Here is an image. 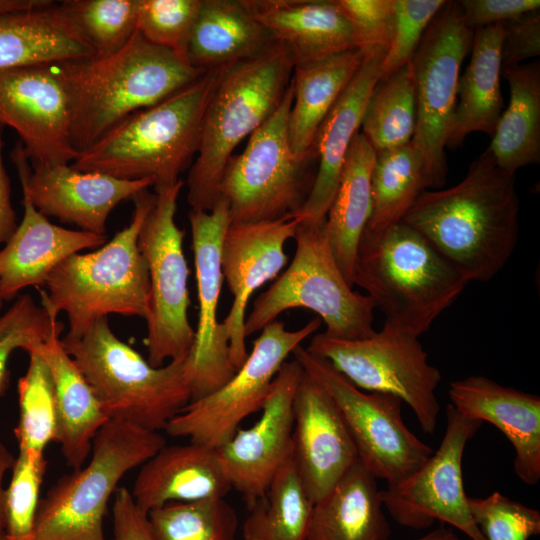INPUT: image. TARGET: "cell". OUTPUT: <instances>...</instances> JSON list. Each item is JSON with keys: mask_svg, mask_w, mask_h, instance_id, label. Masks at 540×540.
Wrapping results in <instances>:
<instances>
[{"mask_svg": "<svg viewBox=\"0 0 540 540\" xmlns=\"http://www.w3.org/2000/svg\"><path fill=\"white\" fill-rule=\"evenodd\" d=\"M3 303H4V300H3L2 297L0 296V310H1L2 306H3Z\"/></svg>", "mask_w": 540, "mask_h": 540, "instance_id": "obj_55", "label": "cell"}, {"mask_svg": "<svg viewBox=\"0 0 540 540\" xmlns=\"http://www.w3.org/2000/svg\"><path fill=\"white\" fill-rule=\"evenodd\" d=\"M58 66L68 96L71 142L79 153L129 115L159 103L206 72L151 44L137 30L113 54Z\"/></svg>", "mask_w": 540, "mask_h": 540, "instance_id": "obj_2", "label": "cell"}, {"mask_svg": "<svg viewBox=\"0 0 540 540\" xmlns=\"http://www.w3.org/2000/svg\"><path fill=\"white\" fill-rule=\"evenodd\" d=\"M61 343L111 419L159 432L192 400L187 357L152 366L114 334L108 317Z\"/></svg>", "mask_w": 540, "mask_h": 540, "instance_id": "obj_7", "label": "cell"}, {"mask_svg": "<svg viewBox=\"0 0 540 540\" xmlns=\"http://www.w3.org/2000/svg\"><path fill=\"white\" fill-rule=\"evenodd\" d=\"M313 506L291 458L249 508L243 540H306Z\"/></svg>", "mask_w": 540, "mask_h": 540, "instance_id": "obj_37", "label": "cell"}, {"mask_svg": "<svg viewBox=\"0 0 540 540\" xmlns=\"http://www.w3.org/2000/svg\"><path fill=\"white\" fill-rule=\"evenodd\" d=\"M351 22L360 50L387 52L394 27L395 0H336Z\"/></svg>", "mask_w": 540, "mask_h": 540, "instance_id": "obj_47", "label": "cell"}, {"mask_svg": "<svg viewBox=\"0 0 540 540\" xmlns=\"http://www.w3.org/2000/svg\"><path fill=\"white\" fill-rule=\"evenodd\" d=\"M274 41L245 0H202L187 59L204 71L220 69L261 53Z\"/></svg>", "mask_w": 540, "mask_h": 540, "instance_id": "obj_33", "label": "cell"}, {"mask_svg": "<svg viewBox=\"0 0 540 540\" xmlns=\"http://www.w3.org/2000/svg\"><path fill=\"white\" fill-rule=\"evenodd\" d=\"M201 3L202 0H138L136 30L151 44L188 61V44Z\"/></svg>", "mask_w": 540, "mask_h": 540, "instance_id": "obj_43", "label": "cell"}, {"mask_svg": "<svg viewBox=\"0 0 540 540\" xmlns=\"http://www.w3.org/2000/svg\"><path fill=\"white\" fill-rule=\"evenodd\" d=\"M10 157L17 169L21 188L40 213L97 235H107L108 216L120 202L133 199L142 190L154 186L152 178L119 179L75 170L70 164H32L31 170L20 141Z\"/></svg>", "mask_w": 540, "mask_h": 540, "instance_id": "obj_20", "label": "cell"}, {"mask_svg": "<svg viewBox=\"0 0 540 540\" xmlns=\"http://www.w3.org/2000/svg\"><path fill=\"white\" fill-rule=\"evenodd\" d=\"M28 354V368L17 384L19 421L15 436L19 451L44 454L46 446L57 439L54 381L42 355L35 350Z\"/></svg>", "mask_w": 540, "mask_h": 540, "instance_id": "obj_40", "label": "cell"}, {"mask_svg": "<svg viewBox=\"0 0 540 540\" xmlns=\"http://www.w3.org/2000/svg\"><path fill=\"white\" fill-rule=\"evenodd\" d=\"M60 4L96 56L117 52L136 31L138 0H65Z\"/></svg>", "mask_w": 540, "mask_h": 540, "instance_id": "obj_41", "label": "cell"}, {"mask_svg": "<svg viewBox=\"0 0 540 540\" xmlns=\"http://www.w3.org/2000/svg\"><path fill=\"white\" fill-rule=\"evenodd\" d=\"M473 520L485 540H528L540 533V513L498 491L470 498Z\"/></svg>", "mask_w": 540, "mask_h": 540, "instance_id": "obj_45", "label": "cell"}, {"mask_svg": "<svg viewBox=\"0 0 540 540\" xmlns=\"http://www.w3.org/2000/svg\"><path fill=\"white\" fill-rule=\"evenodd\" d=\"M469 281L417 230L400 221L381 233L363 231L353 285L386 316L418 337L459 297Z\"/></svg>", "mask_w": 540, "mask_h": 540, "instance_id": "obj_5", "label": "cell"}, {"mask_svg": "<svg viewBox=\"0 0 540 540\" xmlns=\"http://www.w3.org/2000/svg\"><path fill=\"white\" fill-rule=\"evenodd\" d=\"M293 238L296 250L290 265L255 299L245 318L246 338L293 308L314 311L330 337L361 340L372 336L376 332V306L368 295L353 291L344 278L330 248L325 223H299Z\"/></svg>", "mask_w": 540, "mask_h": 540, "instance_id": "obj_9", "label": "cell"}, {"mask_svg": "<svg viewBox=\"0 0 540 540\" xmlns=\"http://www.w3.org/2000/svg\"><path fill=\"white\" fill-rule=\"evenodd\" d=\"M114 495L112 540H155L147 515L137 507L130 490L119 487Z\"/></svg>", "mask_w": 540, "mask_h": 540, "instance_id": "obj_50", "label": "cell"}, {"mask_svg": "<svg viewBox=\"0 0 540 540\" xmlns=\"http://www.w3.org/2000/svg\"><path fill=\"white\" fill-rule=\"evenodd\" d=\"M472 40L473 30L466 25L458 1H446L410 60L416 94L411 141L433 189L446 182V139L456 107L460 69Z\"/></svg>", "mask_w": 540, "mask_h": 540, "instance_id": "obj_14", "label": "cell"}, {"mask_svg": "<svg viewBox=\"0 0 540 540\" xmlns=\"http://www.w3.org/2000/svg\"><path fill=\"white\" fill-rule=\"evenodd\" d=\"M510 88L508 107L503 111L488 147L504 170L540 162V64L502 67Z\"/></svg>", "mask_w": 540, "mask_h": 540, "instance_id": "obj_35", "label": "cell"}, {"mask_svg": "<svg viewBox=\"0 0 540 540\" xmlns=\"http://www.w3.org/2000/svg\"><path fill=\"white\" fill-rule=\"evenodd\" d=\"M416 540H472L470 538H461L453 530L447 528H439L429 532L425 536Z\"/></svg>", "mask_w": 540, "mask_h": 540, "instance_id": "obj_54", "label": "cell"}, {"mask_svg": "<svg viewBox=\"0 0 540 540\" xmlns=\"http://www.w3.org/2000/svg\"><path fill=\"white\" fill-rule=\"evenodd\" d=\"M49 2V0H0V15L31 9Z\"/></svg>", "mask_w": 540, "mask_h": 540, "instance_id": "obj_53", "label": "cell"}, {"mask_svg": "<svg viewBox=\"0 0 540 540\" xmlns=\"http://www.w3.org/2000/svg\"><path fill=\"white\" fill-rule=\"evenodd\" d=\"M363 57L364 52L356 49L294 66L288 135L299 162L309 165L314 159L313 145L319 127L358 71Z\"/></svg>", "mask_w": 540, "mask_h": 540, "instance_id": "obj_32", "label": "cell"}, {"mask_svg": "<svg viewBox=\"0 0 540 540\" xmlns=\"http://www.w3.org/2000/svg\"><path fill=\"white\" fill-rule=\"evenodd\" d=\"M292 101L290 82L277 110L249 136L245 149L228 160L219 198L228 206L230 224L292 217L306 201L313 181L308 165L299 162L291 149Z\"/></svg>", "mask_w": 540, "mask_h": 540, "instance_id": "obj_11", "label": "cell"}, {"mask_svg": "<svg viewBox=\"0 0 540 540\" xmlns=\"http://www.w3.org/2000/svg\"><path fill=\"white\" fill-rule=\"evenodd\" d=\"M294 66L287 47L274 41L261 53L220 69L204 112L197 158L186 180L191 210L214 208L234 149L277 110Z\"/></svg>", "mask_w": 540, "mask_h": 540, "instance_id": "obj_4", "label": "cell"}, {"mask_svg": "<svg viewBox=\"0 0 540 540\" xmlns=\"http://www.w3.org/2000/svg\"><path fill=\"white\" fill-rule=\"evenodd\" d=\"M300 221L230 224L221 244V270L233 303L222 321L229 337L230 360L237 371L248 357L244 333L245 312L254 291L275 278L286 265L285 243L294 237Z\"/></svg>", "mask_w": 540, "mask_h": 540, "instance_id": "obj_21", "label": "cell"}, {"mask_svg": "<svg viewBox=\"0 0 540 540\" xmlns=\"http://www.w3.org/2000/svg\"><path fill=\"white\" fill-rule=\"evenodd\" d=\"M231 489L216 449L189 442L163 446L141 465L130 492L147 515L170 502L224 498Z\"/></svg>", "mask_w": 540, "mask_h": 540, "instance_id": "obj_27", "label": "cell"}, {"mask_svg": "<svg viewBox=\"0 0 540 540\" xmlns=\"http://www.w3.org/2000/svg\"><path fill=\"white\" fill-rule=\"evenodd\" d=\"M515 173L487 148L461 182L423 191L401 220L417 230L469 282L497 275L519 236Z\"/></svg>", "mask_w": 540, "mask_h": 540, "instance_id": "obj_1", "label": "cell"}, {"mask_svg": "<svg viewBox=\"0 0 540 540\" xmlns=\"http://www.w3.org/2000/svg\"><path fill=\"white\" fill-rule=\"evenodd\" d=\"M15 457L9 450L0 443V540H5L6 518H5V488L3 479L7 471L11 470Z\"/></svg>", "mask_w": 540, "mask_h": 540, "instance_id": "obj_52", "label": "cell"}, {"mask_svg": "<svg viewBox=\"0 0 540 540\" xmlns=\"http://www.w3.org/2000/svg\"><path fill=\"white\" fill-rule=\"evenodd\" d=\"M306 350L327 360L359 389L399 397L425 433L435 432L440 411L435 391L441 373L429 364L428 354L413 332L385 320L380 331L361 340L318 333Z\"/></svg>", "mask_w": 540, "mask_h": 540, "instance_id": "obj_10", "label": "cell"}, {"mask_svg": "<svg viewBox=\"0 0 540 540\" xmlns=\"http://www.w3.org/2000/svg\"><path fill=\"white\" fill-rule=\"evenodd\" d=\"M220 69L206 71L159 103L129 115L70 166L125 180L152 178L154 191L175 184L197 154Z\"/></svg>", "mask_w": 540, "mask_h": 540, "instance_id": "obj_3", "label": "cell"}, {"mask_svg": "<svg viewBox=\"0 0 540 540\" xmlns=\"http://www.w3.org/2000/svg\"><path fill=\"white\" fill-rule=\"evenodd\" d=\"M444 0H395V19L389 48L381 63L384 80L410 62L426 29Z\"/></svg>", "mask_w": 540, "mask_h": 540, "instance_id": "obj_46", "label": "cell"}, {"mask_svg": "<svg viewBox=\"0 0 540 540\" xmlns=\"http://www.w3.org/2000/svg\"><path fill=\"white\" fill-rule=\"evenodd\" d=\"M45 454L19 451L5 489V540H28L39 505L40 487L46 473Z\"/></svg>", "mask_w": 540, "mask_h": 540, "instance_id": "obj_44", "label": "cell"}, {"mask_svg": "<svg viewBox=\"0 0 540 540\" xmlns=\"http://www.w3.org/2000/svg\"><path fill=\"white\" fill-rule=\"evenodd\" d=\"M185 182L155 190L156 200L138 234V248L149 271L150 291L145 344L148 362L186 358L195 330L188 319L189 270L183 251L184 230L175 222L177 200Z\"/></svg>", "mask_w": 540, "mask_h": 540, "instance_id": "obj_12", "label": "cell"}, {"mask_svg": "<svg viewBox=\"0 0 540 540\" xmlns=\"http://www.w3.org/2000/svg\"><path fill=\"white\" fill-rule=\"evenodd\" d=\"M482 422L446 408V428L436 451L402 481L381 490L383 506L398 524L424 529L436 520L447 523L472 540H485L469 507L462 476L465 446Z\"/></svg>", "mask_w": 540, "mask_h": 540, "instance_id": "obj_16", "label": "cell"}, {"mask_svg": "<svg viewBox=\"0 0 540 540\" xmlns=\"http://www.w3.org/2000/svg\"><path fill=\"white\" fill-rule=\"evenodd\" d=\"M364 52L363 61L331 108L316 134L313 158L318 169L310 193L292 216L300 223L322 225L338 188L341 171L354 136L360 131L369 97L379 80L386 51Z\"/></svg>", "mask_w": 540, "mask_h": 540, "instance_id": "obj_23", "label": "cell"}, {"mask_svg": "<svg viewBox=\"0 0 540 540\" xmlns=\"http://www.w3.org/2000/svg\"><path fill=\"white\" fill-rule=\"evenodd\" d=\"M188 219L199 301L194 344L185 362L193 401L217 390L236 370L230 360L227 330L217 319L224 279L221 244L230 225L228 206L219 198L211 211L190 210Z\"/></svg>", "mask_w": 540, "mask_h": 540, "instance_id": "obj_17", "label": "cell"}, {"mask_svg": "<svg viewBox=\"0 0 540 540\" xmlns=\"http://www.w3.org/2000/svg\"><path fill=\"white\" fill-rule=\"evenodd\" d=\"M316 317L298 330L275 320L261 330L243 365L221 387L189 402L167 424L174 437L217 449L250 414L261 410L279 369L294 349L321 326Z\"/></svg>", "mask_w": 540, "mask_h": 540, "instance_id": "obj_15", "label": "cell"}, {"mask_svg": "<svg viewBox=\"0 0 540 540\" xmlns=\"http://www.w3.org/2000/svg\"><path fill=\"white\" fill-rule=\"evenodd\" d=\"M429 188L423 162L412 141L377 152L371 178V213L364 231L381 233L400 222Z\"/></svg>", "mask_w": 540, "mask_h": 540, "instance_id": "obj_36", "label": "cell"}, {"mask_svg": "<svg viewBox=\"0 0 540 540\" xmlns=\"http://www.w3.org/2000/svg\"><path fill=\"white\" fill-rule=\"evenodd\" d=\"M3 126L0 125V244L6 243L17 228L16 212L11 202V184L3 162Z\"/></svg>", "mask_w": 540, "mask_h": 540, "instance_id": "obj_51", "label": "cell"}, {"mask_svg": "<svg viewBox=\"0 0 540 540\" xmlns=\"http://www.w3.org/2000/svg\"><path fill=\"white\" fill-rule=\"evenodd\" d=\"M0 125L18 134L32 164H71L80 154L58 64L0 71Z\"/></svg>", "mask_w": 540, "mask_h": 540, "instance_id": "obj_18", "label": "cell"}, {"mask_svg": "<svg viewBox=\"0 0 540 540\" xmlns=\"http://www.w3.org/2000/svg\"><path fill=\"white\" fill-rule=\"evenodd\" d=\"M148 189L133 197L130 223L98 250L76 253L60 263L40 289L41 306L52 316L64 312L68 332L63 340H76L109 314L146 319L150 279L148 265L138 248L143 221L155 204Z\"/></svg>", "mask_w": 540, "mask_h": 540, "instance_id": "obj_6", "label": "cell"}, {"mask_svg": "<svg viewBox=\"0 0 540 540\" xmlns=\"http://www.w3.org/2000/svg\"><path fill=\"white\" fill-rule=\"evenodd\" d=\"M293 419L292 461L315 504L359 461L357 449L336 403L304 370Z\"/></svg>", "mask_w": 540, "mask_h": 540, "instance_id": "obj_22", "label": "cell"}, {"mask_svg": "<svg viewBox=\"0 0 540 540\" xmlns=\"http://www.w3.org/2000/svg\"><path fill=\"white\" fill-rule=\"evenodd\" d=\"M63 329L56 330L34 350L47 362L54 381L58 423L56 442L60 444L66 464L78 469L91 453L95 436L111 418L65 351L60 339Z\"/></svg>", "mask_w": 540, "mask_h": 540, "instance_id": "obj_29", "label": "cell"}, {"mask_svg": "<svg viewBox=\"0 0 540 540\" xmlns=\"http://www.w3.org/2000/svg\"><path fill=\"white\" fill-rule=\"evenodd\" d=\"M303 368L293 360L283 363L272 381L250 428H239L216 449L229 482L248 506L261 499L277 471L292 458L293 401Z\"/></svg>", "mask_w": 540, "mask_h": 540, "instance_id": "obj_19", "label": "cell"}, {"mask_svg": "<svg viewBox=\"0 0 540 540\" xmlns=\"http://www.w3.org/2000/svg\"><path fill=\"white\" fill-rule=\"evenodd\" d=\"M502 67L519 65L540 55V12L533 10L502 23Z\"/></svg>", "mask_w": 540, "mask_h": 540, "instance_id": "obj_48", "label": "cell"}, {"mask_svg": "<svg viewBox=\"0 0 540 540\" xmlns=\"http://www.w3.org/2000/svg\"><path fill=\"white\" fill-rule=\"evenodd\" d=\"M64 328L43 306L28 294L17 298L0 316V397L8 381V361L16 349L27 353L43 344L58 329Z\"/></svg>", "mask_w": 540, "mask_h": 540, "instance_id": "obj_42", "label": "cell"}, {"mask_svg": "<svg viewBox=\"0 0 540 540\" xmlns=\"http://www.w3.org/2000/svg\"><path fill=\"white\" fill-rule=\"evenodd\" d=\"M377 478L358 461L313 506L306 540H388Z\"/></svg>", "mask_w": 540, "mask_h": 540, "instance_id": "obj_31", "label": "cell"}, {"mask_svg": "<svg viewBox=\"0 0 540 540\" xmlns=\"http://www.w3.org/2000/svg\"><path fill=\"white\" fill-rule=\"evenodd\" d=\"M450 404L462 415L498 428L515 450L514 471L528 485L540 480V398L473 375L449 384Z\"/></svg>", "mask_w": 540, "mask_h": 540, "instance_id": "obj_24", "label": "cell"}, {"mask_svg": "<svg viewBox=\"0 0 540 540\" xmlns=\"http://www.w3.org/2000/svg\"><path fill=\"white\" fill-rule=\"evenodd\" d=\"M93 56L94 48L60 3L0 15V71Z\"/></svg>", "mask_w": 540, "mask_h": 540, "instance_id": "obj_28", "label": "cell"}, {"mask_svg": "<svg viewBox=\"0 0 540 540\" xmlns=\"http://www.w3.org/2000/svg\"><path fill=\"white\" fill-rule=\"evenodd\" d=\"M502 23L473 30L471 58L457 83V101L446 139L456 149L473 132L493 136L503 113L500 88Z\"/></svg>", "mask_w": 540, "mask_h": 540, "instance_id": "obj_30", "label": "cell"}, {"mask_svg": "<svg viewBox=\"0 0 540 540\" xmlns=\"http://www.w3.org/2000/svg\"><path fill=\"white\" fill-rule=\"evenodd\" d=\"M416 126V94L411 63L378 80L363 115L361 133L375 153L411 142Z\"/></svg>", "mask_w": 540, "mask_h": 540, "instance_id": "obj_38", "label": "cell"}, {"mask_svg": "<svg viewBox=\"0 0 540 540\" xmlns=\"http://www.w3.org/2000/svg\"><path fill=\"white\" fill-rule=\"evenodd\" d=\"M375 159V151L359 131L348 149L325 221L333 256L352 287L357 246L371 213V178Z\"/></svg>", "mask_w": 540, "mask_h": 540, "instance_id": "obj_34", "label": "cell"}, {"mask_svg": "<svg viewBox=\"0 0 540 540\" xmlns=\"http://www.w3.org/2000/svg\"><path fill=\"white\" fill-rule=\"evenodd\" d=\"M294 64L316 62L360 49L356 32L336 0H245Z\"/></svg>", "mask_w": 540, "mask_h": 540, "instance_id": "obj_26", "label": "cell"}, {"mask_svg": "<svg viewBox=\"0 0 540 540\" xmlns=\"http://www.w3.org/2000/svg\"><path fill=\"white\" fill-rule=\"evenodd\" d=\"M292 355L336 403L355 443L359 461L377 479H384L387 485L396 484L433 453L405 425L404 402L399 397L359 389L327 360L301 345Z\"/></svg>", "mask_w": 540, "mask_h": 540, "instance_id": "obj_13", "label": "cell"}, {"mask_svg": "<svg viewBox=\"0 0 540 540\" xmlns=\"http://www.w3.org/2000/svg\"><path fill=\"white\" fill-rule=\"evenodd\" d=\"M166 445L157 431L110 419L87 465L61 476L40 499L28 540H107L103 520L118 482Z\"/></svg>", "mask_w": 540, "mask_h": 540, "instance_id": "obj_8", "label": "cell"}, {"mask_svg": "<svg viewBox=\"0 0 540 540\" xmlns=\"http://www.w3.org/2000/svg\"><path fill=\"white\" fill-rule=\"evenodd\" d=\"M23 218L0 250V296L12 300L26 287L45 284L53 270L82 250L101 247L107 235L70 230L51 223L22 189Z\"/></svg>", "mask_w": 540, "mask_h": 540, "instance_id": "obj_25", "label": "cell"}, {"mask_svg": "<svg viewBox=\"0 0 540 540\" xmlns=\"http://www.w3.org/2000/svg\"><path fill=\"white\" fill-rule=\"evenodd\" d=\"M458 3L466 25L472 30L504 23L540 9L539 0H462Z\"/></svg>", "mask_w": 540, "mask_h": 540, "instance_id": "obj_49", "label": "cell"}, {"mask_svg": "<svg viewBox=\"0 0 540 540\" xmlns=\"http://www.w3.org/2000/svg\"><path fill=\"white\" fill-rule=\"evenodd\" d=\"M147 520L155 540H236L238 518L224 498L166 503Z\"/></svg>", "mask_w": 540, "mask_h": 540, "instance_id": "obj_39", "label": "cell"}]
</instances>
